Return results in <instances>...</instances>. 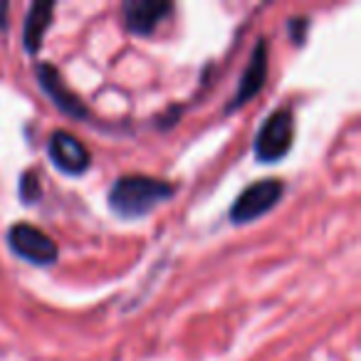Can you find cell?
<instances>
[{"label": "cell", "instance_id": "obj_9", "mask_svg": "<svg viewBox=\"0 0 361 361\" xmlns=\"http://www.w3.org/2000/svg\"><path fill=\"white\" fill-rule=\"evenodd\" d=\"M52 16H55V3H32L30 11H27L25 25H23V47L30 55L40 52V45L45 40V32L52 23Z\"/></svg>", "mask_w": 361, "mask_h": 361}, {"label": "cell", "instance_id": "obj_7", "mask_svg": "<svg viewBox=\"0 0 361 361\" xmlns=\"http://www.w3.org/2000/svg\"><path fill=\"white\" fill-rule=\"evenodd\" d=\"M35 77L40 82V90L45 92L47 97L52 99V104L67 116H75V119H87L90 116V109L82 104V99L65 85V80L60 77L57 67L52 65H37L35 67Z\"/></svg>", "mask_w": 361, "mask_h": 361}, {"label": "cell", "instance_id": "obj_8", "mask_svg": "<svg viewBox=\"0 0 361 361\" xmlns=\"http://www.w3.org/2000/svg\"><path fill=\"white\" fill-rule=\"evenodd\" d=\"M173 13L171 3L164 0H129L121 6L124 27L134 35H154L156 27Z\"/></svg>", "mask_w": 361, "mask_h": 361}, {"label": "cell", "instance_id": "obj_3", "mask_svg": "<svg viewBox=\"0 0 361 361\" xmlns=\"http://www.w3.org/2000/svg\"><path fill=\"white\" fill-rule=\"evenodd\" d=\"M282 193H285V183H282L280 178L255 180V183H250L231 206V221L235 223V226L257 221V218L270 213L272 208L282 201Z\"/></svg>", "mask_w": 361, "mask_h": 361}, {"label": "cell", "instance_id": "obj_1", "mask_svg": "<svg viewBox=\"0 0 361 361\" xmlns=\"http://www.w3.org/2000/svg\"><path fill=\"white\" fill-rule=\"evenodd\" d=\"M176 193V186L169 180L151 178V176H119L109 188V208L124 221L149 216L154 208L169 201Z\"/></svg>", "mask_w": 361, "mask_h": 361}, {"label": "cell", "instance_id": "obj_10", "mask_svg": "<svg viewBox=\"0 0 361 361\" xmlns=\"http://www.w3.org/2000/svg\"><path fill=\"white\" fill-rule=\"evenodd\" d=\"M40 180L32 171H25L20 176V201L23 203H35L40 198Z\"/></svg>", "mask_w": 361, "mask_h": 361}, {"label": "cell", "instance_id": "obj_11", "mask_svg": "<svg viewBox=\"0 0 361 361\" xmlns=\"http://www.w3.org/2000/svg\"><path fill=\"white\" fill-rule=\"evenodd\" d=\"M290 30H292V40L300 45L305 42V30H307V18H292L290 23Z\"/></svg>", "mask_w": 361, "mask_h": 361}, {"label": "cell", "instance_id": "obj_6", "mask_svg": "<svg viewBox=\"0 0 361 361\" xmlns=\"http://www.w3.org/2000/svg\"><path fill=\"white\" fill-rule=\"evenodd\" d=\"M267 67H270V45H267L265 37H260V40H257V45H255V50H252L250 62H247L245 72H243L240 85H238L235 94H233V99L228 102L226 114L235 111L238 106L247 104V102H250L252 97H255L257 92L262 90V87H265Z\"/></svg>", "mask_w": 361, "mask_h": 361}, {"label": "cell", "instance_id": "obj_2", "mask_svg": "<svg viewBox=\"0 0 361 361\" xmlns=\"http://www.w3.org/2000/svg\"><path fill=\"white\" fill-rule=\"evenodd\" d=\"M292 141H295V116L290 109H277L260 126L252 151L262 164H275L290 154Z\"/></svg>", "mask_w": 361, "mask_h": 361}, {"label": "cell", "instance_id": "obj_5", "mask_svg": "<svg viewBox=\"0 0 361 361\" xmlns=\"http://www.w3.org/2000/svg\"><path fill=\"white\" fill-rule=\"evenodd\" d=\"M47 156L67 176H82L92 164L90 149L70 131H55L47 141Z\"/></svg>", "mask_w": 361, "mask_h": 361}, {"label": "cell", "instance_id": "obj_4", "mask_svg": "<svg viewBox=\"0 0 361 361\" xmlns=\"http://www.w3.org/2000/svg\"><path fill=\"white\" fill-rule=\"evenodd\" d=\"M6 238L11 250L25 262H32V265H52V262H57V255H60L57 243L47 233H42L40 228L30 226V223L11 226Z\"/></svg>", "mask_w": 361, "mask_h": 361}]
</instances>
